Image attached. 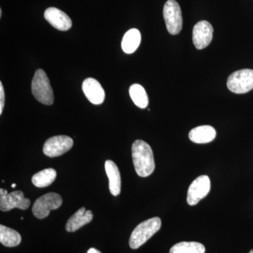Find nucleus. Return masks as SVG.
Instances as JSON below:
<instances>
[{
	"mask_svg": "<svg viewBox=\"0 0 253 253\" xmlns=\"http://www.w3.org/2000/svg\"><path fill=\"white\" fill-rule=\"evenodd\" d=\"M131 156L136 174L146 177L154 172L155 161L151 146L143 140H136L131 146Z\"/></svg>",
	"mask_w": 253,
	"mask_h": 253,
	"instance_id": "f257e3e1",
	"label": "nucleus"
},
{
	"mask_svg": "<svg viewBox=\"0 0 253 253\" xmlns=\"http://www.w3.org/2000/svg\"><path fill=\"white\" fill-rule=\"evenodd\" d=\"M161 219L153 217L140 223L131 233L129 244L131 249H137L151 239L161 227Z\"/></svg>",
	"mask_w": 253,
	"mask_h": 253,
	"instance_id": "f03ea898",
	"label": "nucleus"
},
{
	"mask_svg": "<svg viewBox=\"0 0 253 253\" xmlns=\"http://www.w3.org/2000/svg\"><path fill=\"white\" fill-rule=\"evenodd\" d=\"M32 92L39 102L45 105L54 103V93L49 78L42 69L37 70L32 81Z\"/></svg>",
	"mask_w": 253,
	"mask_h": 253,
	"instance_id": "7ed1b4c3",
	"label": "nucleus"
},
{
	"mask_svg": "<svg viewBox=\"0 0 253 253\" xmlns=\"http://www.w3.org/2000/svg\"><path fill=\"white\" fill-rule=\"evenodd\" d=\"M163 17L168 31L177 35L182 29L183 19L180 6L175 0H168L163 7Z\"/></svg>",
	"mask_w": 253,
	"mask_h": 253,
	"instance_id": "20e7f679",
	"label": "nucleus"
},
{
	"mask_svg": "<svg viewBox=\"0 0 253 253\" xmlns=\"http://www.w3.org/2000/svg\"><path fill=\"white\" fill-rule=\"evenodd\" d=\"M61 196L51 192L43 195L35 201L32 211L38 219H44L49 216L50 211L58 209L62 205Z\"/></svg>",
	"mask_w": 253,
	"mask_h": 253,
	"instance_id": "39448f33",
	"label": "nucleus"
},
{
	"mask_svg": "<svg viewBox=\"0 0 253 253\" xmlns=\"http://www.w3.org/2000/svg\"><path fill=\"white\" fill-rule=\"evenodd\" d=\"M227 87L235 94H245L253 89V70L242 69L233 73L227 80Z\"/></svg>",
	"mask_w": 253,
	"mask_h": 253,
	"instance_id": "423d86ee",
	"label": "nucleus"
},
{
	"mask_svg": "<svg viewBox=\"0 0 253 253\" xmlns=\"http://www.w3.org/2000/svg\"><path fill=\"white\" fill-rule=\"evenodd\" d=\"M31 206V201L25 197L21 191H13L8 194L4 189H0V210L7 212L14 208L27 210Z\"/></svg>",
	"mask_w": 253,
	"mask_h": 253,
	"instance_id": "0eeeda50",
	"label": "nucleus"
},
{
	"mask_svg": "<svg viewBox=\"0 0 253 253\" xmlns=\"http://www.w3.org/2000/svg\"><path fill=\"white\" fill-rule=\"evenodd\" d=\"M73 146V141L66 135L54 136L49 138L43 146V152L50 158L58 157L68 152Z\"/></svg>",
	"mask_w": 253,
	"mask_h": 253,
	"instance_id": "6e6552de",
	"label": "nucleus"
},
{
	"mask_svg": "<svg viewBox=\"0 0 253 253\" xmlns=\"http://www.w3.org/2000/svg\"><path fill=\"white\" fill-rule=\"evenodd\" d=\"M211 180L207 175L200 176L190 185L187 194V203L189 206L199 204L211 190Z\"/></svg>",
	"mask_w": 253,
	"mask_h": 253,
	"instance_id": "1a4fd4ad",
	"label": "nucleus"
},
{
	"mask_svg": "<svg viewBox=\"0 0 253 253\" xmlns=\"http://www.w3.org/2000/svg\"><path fill=\"white\" fill-rule=\"evenodd\" d=\"M213 28L207 21H199L193 29V42L197 49H203L209 45L212 40Z\"/></svg>",
	"mask_w": 253,
	"mask_h": 253,
	"instance_id": "9d476101",
	"label": "nucleus"
},
{
	"mask_svg": "<svg viewBox=\"0 0 253 253\" xmlns=\"http://www.w3.org/2000/svg\"><path fill=\"white\" fill-rule=\"evenodd\" d=\"M44 16L53 27L59 31H68L72 26V21L69 16L57 8H48L44 11Z\"/></svg>",
	"mask_w": 253,
	"mask_h": 253,
	"instance_id": "9b49d317",
	"label": "nucleus"
},
{
	"mask_svg": "<svg viewBox=\"0 0 253 253\" xmlns=\"http://www.w3.org/2000/svg\"><path fill=\"white\" fill-rule=\"evenodd\" d=\"M83 91L87 99L93 104L104 102L105 91L101 84L94 78H86L83 83Z\"/></svg>",
	"mask_w": 253,
	"mask_h": 253,
	"instance_id": "f8f14e48",
	"label": "nucleus"
},
{
	"mask_svg": "<svg viewBox=\"0 0 253 253\" xmlns=\"http://www.w3.org/2000/svg\"><path fill=\"white\" fill-rule=\"evenodd\" d=\"M93 219V213L91 211H85L84 207L80 208L66 223V229L68 232H75L81 227L89 224Z\"/></svg>",
	"mask_w": 253,
	"mask_h": 253,
	"instance_id": "ddd939ff",
	"label": "nucleus"
},
{
	"mask_svg": "<svg viewBox=\"0 0 253 253\" xmlns=\"http://www.w3.org/2000/svg\"><path fill=\"white\" fill-rule=\"evenodd\" d=\"M105 169L109 179V190L111 194L117 196L121 191V177L119 169L116 163L112 161H106Z\"/></svg>",
	"mask_w": 253,
	"mask_h": 253,
	"instance_id": "4468645a",
	"label": "nucleus"
},
{
	"mask_svg": "<svg viewBox=\"0 0 253 253\" xmlns=\"http://www.w3.org/2000/svg\"><path fill=\"white\" fill-rule=\"evenodd\" d=\"M217 133L212 126H203L191 129L189 134L190 140L196 144H207L215 139Z\"/></svg>",
	"mask_w": 253,
	"mask_h": 253,
	"instance_id": "2eb2a0df",
	"label": "nucleus"
},
{
	"mask_svg": "<svg viewBox=\"0 0 253 253\" xmlns=\"http://www.w3.org/2000/svg\"><path fill=\"white\" fill-rule=\"evenodd\" d=\"M141 42V33L133 28L126 32L123 38L122 49L126 54H132L139 47Z\"/></svg>",
	"mask_w": 253,
	"mask_h": 253,
	"instance_id": "dca6fc26",
	"label": "nucleus"
},
{
	"mask_svg": "<svg viewBox=\"0 0 253 253\" xmlns=\"http://www.w3.org/2000/svg\"><path fill=\"white\" fill-rule=\"evenodd\" d=\"M0 242L6 247H15L21 244V236L17 231L1 224L0 225Z\"/></svg>",
	"mask_w": 253,
	"mask_h": 253,
	"instance_id": "f3484780",
	"label": "nucleus"
},
{
	"mask_svg": "<svg viewBox=\"0 0 253 253\" xmlns=\"http://www.w3.org/2000/svg\"><path fill=\"white\" fill-rule=\"evenodd\" d=\"M56 177V170L53 168H46L35 174L32 177V182L37 187H46L54 182Z\"/></svg>",
	"mask_w": 253,
	"mask_h": 253,
	"instance_id": "a211bd4d",
	"label": "nucleus"
},
{
	"mask_svg": "<svg viewBox=\"0 0 253 253\" xmlns=\"http://www.w3.org/2000/svg\"><path fill=\"white\" fill-rule=\"evenodd\" d=\"M129 95L133 102L140 109H145L149 104V97L144 88L139 84H133L129 87Z\"/></svg>",
	"mask_w": 253,
	"mask_h": 253,
	"instance_id": "6ab92c4d",
	"label": "nucleus"
},
{
	"mask_svg": "<svg viewBox=\"0 0 253 253\" xmlns=\"http://www.w3.org/2000/svg\"><path fill=\"white\" fill-rule=\"evenodd\" d=\"M206 248L198 242H181L171 248L169 253H205Z\"/></svg>",
	"mask_w": 253,
	"mask_h": 253,
	"instance_id": "aec40b11",
	"label": "nucleus"
},
{
	"mask_svg": "<svg viewBox=\"0 0 253 253\" xmlns=\"http://www.w3.org/2000/svg\"><path fill=\"white\" fill-rule=\"evenodd\" d=\"M5 101V94L4 87H3L2 83L0 82V115L2 113L3 109H4Z\"/></svg>",
	"mask_w": 253,
	"mask_h": 253,
	"instance_id": "412c9836",
	"label": "nucleus"
},
{
	"mask_svg": "<svg viewBox=\"0 0 253 253\" xmlns=\"http://www.w3.org/2000/svg\"><path fill=\"white\" fill-rule=\"evenodd\" d=\"M86 253H101L98 250L94 249V248H91V249H89V251H87Z\"/></svg>",
	"mask_w": 253,
	"mask_h": 253,
	"instance_id": "4be33fe9",
	"label": "nucleus"
},
{
	"mask_svg": "<svg viewBox=\"0 0 253 253\" xmlns=\"http://www.w3.org/2000/svg\"><path fill=\"white\" fill-rule=\"evenodd\" d=\"M16 184H13L12 185H11V187L15 188L16 187Z\"/></svg>",
	"mask_w": 253,
	"mask_h": 253,
	"instance_id": "5701e85b",
	"label": "nucleus"
},
{
	"mask_svg": "<svg viewBox=\"0 0 253 253\" xmlns=\"http://www.w3.org/2000/svg\"><path fill=\"white\" fill-rule=\"evenodd\" d=\"M1 14H2V11H1V9H0V17H1Z\"/></svg>",
	"mask_w": 253,
	"mask_h": 253,
	"instance_id": "b1692460",
	"label": "nucleus"
},
{
	"mask_svg": "<svg viewBox=\"0 0 253 253\" xmlns=\"http://www.w3.org/2000/svg\"><path fill=\"white\" fill-rule=\"evenodd\" d=\"M249 253H253V250H251Z\"/></svg>",
	"mask_w": 253,
	"mask_h": 253,
	"instance_id": "393cba45",
	"label": "nucleus"
}]
</instances>
